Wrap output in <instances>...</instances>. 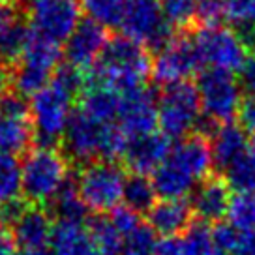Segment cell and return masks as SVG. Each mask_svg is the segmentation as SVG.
Returning a JSON list of instances; mask_svg holds the SVG:
<instances>
[{"mask_svg": "<svg viewBox=\"0 0 255 255\" xmlns=\"http://www.w3.org/2000/svg\"><path fill=\"white\" fill-rule=\"evenodd\" d=\"M152 73L150 51L128 36H111L98 62L85 72L87 85L111 88L120 96L144 87Z\"/></svg>", "mask_w": 255, "mask_h": 255, "instance_id": "6da1fadb", "label": "cell"}, {"mask_svg": "<svg viewBox=\"0 0 255 255\" xmlns=\"http://www.w3.org/2000/svg\"><path fill=\"white\" fill-rule=\"evenodd\" d=\"M70 180V161L60 148L32 146L21 163L23 197L30 205L49 207Z\"/></svg>", "mask_w": 255, "mask_h": 255, "instance_id": "7a4b0ae2", "label": "cell"}, {"mask_svg": "<svg viewBox=\"0 0 255 255\" xmlns=\"http://www.w3.org/2000/svg\"><path fill=\"white\" fill-rule=\"evenodd\" d=\"M79 96L64 87L55 77L30 100L34 124V146L60 148L62 135L73 115V105Z\"/></svg>", "mask_w": 255, "mask_h": 255, "instance_id": "3957f363", "label": "cell"}, {"mask_svg": "<svg viewBox=\"0 0 255 255\" xmlns=\"http://www.w3.org/2000/svg\"><path fill=\"white\" fill-rule=\"evenodd\" d=\"M126 171L117 161L98 159L83 165L75 184L83 203L94 214H109L122 203Z\"/></svg>", "mask_w": 255, "mask_h": 255, "instance_id": "277c9868", "label": "cell"}, {"mask_svg": "<svg viewBox=\"0 0 255 255\" xmlns=\"http://www.w3.org/2000/svg\"><path fill=\"white\" fill-rule=\"evenodd\" d=\"M201 115V100L197 87L180 83L165 87L158 98V126L169 139H184L195 133Z\"/></svg>", "mask_w": 255, "mask_h": 255, "instance_id": "5b68a950", "label": "cell"}, {"mask_svg": "<svg viewBox=\"0 0 255 255\" xmlns=\"http://www.w3.org/2000/svg\"><path fill=\"white\" fill-rule=\"evenodd\" d=\"M195 87L199 92L201 111L205 117L212 119L218 124H227L240 115V107L244 104V92L235 73L208 68L207 72L199 73Z\"/></svg>", "mask_w": 255, "mask_h": 255, "instance_id": "8992f818", "label": "cell"}, {"mask_svg": "<svg viewBox=\"0 0 255 255\" xmlns=\"http://www.w3.org/2000/svg\"><path fill=\"white\" fill-rule=\"evenodd\" d=\"M122 34L143 43L150 53H158L176 36L165 21L159 0H126Z\"/></svg>", "mask_w": 255, "mask_h": 255, "instance_id": "52a82bcc", "label": "cell"}, {"mask_svg": "<svg viewBox=\"0 0 255 255\" xmlns=\"http://www.w3.org/2000/svg\"><path fill=\"white\" fill-rule=\"evenodd\" d=\"M203 60L195 47L193 36L186 30L176 32V36L165 47L156 53L152 60L150 77L159 87H173L180 83H190L191 77L199 75Z\"/></svg>", "mask_w": 255, "mask_h": 255, "instance_id": "ba28073f", "label": "cell"}, {"mask_svg": "<svg viewBox=\"0 0 255 255\" xmlns=\"http://www.w3.org/2000/svg\"><path fill=\"white\" fill-rule=\"evenodd\" d=\"M191 36L199 51L201 60L203 64H208L210 70L239 73L250 55L240 40L239 32L229 26H205L197 28V32Z\"/></svg>", "mask_w": 255, "mask_h": 255, "instance_id": "9c48e42d", "label": "cell"}, {"mask_svg": "<svg viewBox=\"0 0 255 255\" xmlns=\"http://www.w3.org/2000/svg\"><path fill=\"white\" fill-rule=\"evenodd\" d=\"M24 15L36 34L62 43L79 24L81 4L77 0H30Z\"/></svg>", "mask_w": 255, "mask_h": 255, "instance_id": "30bf717a", "label": "cell"}, {"mask_svg": "<svg viewBox=\"0 0 255 255\" xmlns=\"http://www.w3.org/2000/svg\"><path fill=\"white\" fill-rule=\"evenodd\" d=\"M34 146L30 104L13 90L0 102V152L26 154Z\"/></svg>", "mask_w": 255, "mask_h": 255, "instance_id": "8fae6325", "label": "cell"}, {"mask_svg": "<svg viewBox=\"0 0 255 255\" xmlns=\"http://www.w3.org/2000/svg\"><path fill=\"white\" fill-rule=\"evenodd\" d=\"M107 124L96 122L90 117L83 115L79 109L73 111L62 135V143H60L62 154L68 158V161H73L79 167H83V165L102 159V144H104Z\"/></svg>", "mask_w": 255, "mask_h": 255, "instance_id": "7c38bea8", "label": "cell"}, {"mask_svg": "<svg viewBox=\"0 0 255 255\" xmlns=\"http://www.w3.org/2000/svg\"><path fill=\"white\" fill-rule=\"evenodd\" d=\"M111 36L105 26L85 17L70 34V38L64 41V58L70 66L87 72L98 62Z\"/></svg>", "mask_w": 255, "mask_h": 255, "instance_id": "4fadbf2b", "label": "cell"}, {"mask_svg": "<svg viewBox=\"0 0 255 255\" xmlns=\"http://www.w3.org/2000/svg\"><path fill=\"white\" fill-rule=\"evenodd\" d=\"M117 124L128 139L148 135L158 128V100L150 88H139L122 96Z\"/></svg>", "mask_w": 255, "mask_h": 255, "instance_id": "5bb4252c", "label": "cell"}, {"mask_svg": "<svg viewBox=\"0 0 255 255\" xmlns=\"http://www.w3.org/2000/svg\"><path fill=\"white\" fill-rule=\"evenodd\" d=\"M231 188L225 182L222 175H208L203 178L191 191L190 207L197 222L203 223H220L227 218V210L231 205Z\"/></svg>", "mask_w": 255, "mask_h": 255, "instance_id": "9a60e30c", "label": "cell"}, {"mask_svg": "<svg viewBox=\"0 0 255 255\" xmlns=\"http://www.w3.org/2000/svg\"><path fill=\"white\" fill-rule=\"evenodd\" d=\"M173 148L171 139L161 131H152L148 135L129 139L124 152V165L133 175H152L165 161Z\"/></svg>", "mask_w": 255, "mask_h": 255, "instance_id": "2e32d148", "label": "cell"}, {"mask_svg": "<svg viewBox=\"0 0 255 255\" xmlns=\"http://www.w3.org/2000/svg\"><path fill=\"white\" fill-rule=\"evenodd\" d=\"M53 227L55 222L47 207L28 205L23 216L11 227V235L17 246H21L23 250H43L51 242Z\"/></svg>", "mask_w": 255, "mask_h": 255, "instance_id": "e0dca14e", "label": "cell"}, {"mask_svg": "<svg viewBox=\"0 0 255 255\" xmlns=\"http://www.w3.org/2000/svg\"><path fill=\"white\" fill-rule=\"evenodd\" d=\"M146 218V223L156 235H161L163 239L178 237L188 231L193 223V210L190 207V201L186 199H163L152 207Z\"/></svg>", "mask_w": 255, "mask_h": 255, "instance_id": "ac0fdd59", "label": "cell"}, {"mask_svg": "<svg viewBox=\"0 0 255 255\" xmlns=\"http://www.w3.org/2000/svg\"><path fill=\"white\" fill-rule=\"evenodd\" d=\"M248 148L250 141L244 128L235 122L220 124L214 135L210 137V150H212V163L216 173L223 175L233 161H237L242 154H246Z\"/></svg>", "mask_w": 255, "mask_h": 255, "instance_id": "d6986e66", "label": "cell"}, {"mask_svg": "<svg viewBox=\"0 0 255 255\" xmlns=\"http://www.w3.org/2000/svg\"><path fill=\"white\" fill-rule=\"evenodd\" d=\"M62 56V43H58L55 40H49L45 36L36 34V32L32 30L28 43H26V47L23 51V56H21V60L15 66L53 79V75H55V72L60 66Z\"/></svg>", "mask_w": 255, "mask_h": 255, "instance_id": "ffe728a7", "label": "cell"}, {"mask_svg": "<svg viewBox=\"0 0 255 255\" xmlns=\"http://www.w3.org/2000/svg\"><path fill=\"white\" fill-rule=\"evenodd\" d=\"M49 246L51 255H98L87 223L55 222Z\"/></svg>", "mask_w": 255, "mask_h": 255, "instance_id": "44dd1931", "label": "cell"}, {"mask_svg": "<svg viewBox=\"0 0 255 255\" xmlns=\"http://www.w3.org/2000/svg\"><path fill=\"white\" fill-rule=\"evenodd\" d=\"M122 96L111 88L90 85L79 96V111L96 122H115L119 117Z\"/></svg>", "mask_w": 255, "mask_h": 255, "instance_id": "7402d4cb", "label": "cell"}, {"mask_svg": "<svg viewBox=\"0 0 255 255\" xmlns=\"http://www.w3.org/2000/svg\"><path fill=\"white\" fill-rule=\"evenodd\" d=\"M47 210L56 222L87 223L90 220V210L81 199L75 178H70L68 182L64 184L62 190L58 191L55 199L49 203Z\"/></svg>", "mask_w": 255, "mask_h": 255, "instance_id": "603a6c76", "label": "cell"}, {"mask_svg": "<svg viewBox=\"0 0 255 255\" xmlns=\"http://www.w3.org/2000/svg\"><path fill=\"white\" fill-rule=\"evenodd\" d=\"M30 34V24H28V21H24L23 17L17 19L15 23L4 26L0 30V62L13 68L21 60Z\"/></svg>", "mask_w": 255, "mask_h": 255, "instance_id": "cb8c5ba5", "label": "cell"}, {"mask_svg": "<svg viewBox=\"0 0 255 255\" xmlns=\"http://www.w3.org/2000/svg\"><path fill=\"white\" fill-rule=\"evenodd\" d=\"M158 193L152 184V178L144 175H128L126 184H124V195L122 203L128 208H131L137 214H148L152 207L158 203Z\"/></svg>", "mask_w": 255, "mask_h": 255, "instance_id": "d4e9b609", "label": "cell"}, {"mask_svg": "<svg viewBox=\"0 0 255 255\" xmlns=\"http://www.w3.org/2000/svg\"><path fill=\"white\" fill-rule=\"evenodd\" d=\"M87 227L90 235H92L98 255H120L124 237L115 229V225H113L107 216H90V220L87 222Z\"/></svg>", "mask_w": 255, "mask_h": 255, "instance_id": "484cf974", "label": "cell"}, {"mask_svg": "<svg viewBox=\"0 0 255 255\" xmlns=\"http://www.w3.org/2000/svg\"><path fill=\"white\" fill-rule=\"evenodd\" d=\"M79 4L88 19L105 26L107 30L122 28L126 0H81Z\"/></svg>", "mask_w": 255, "mask_h": 255, "instance_id": "4316f807", "label": "cell"}, {"mask_svg": "<svg viewBox=\"0 0 255 255\" xmlns=\"http://www.w3.org/2000/svg\"><path fill=\"white\" fill-rule=\"evenodd\" d=\"M23 193L21 163L17 156L0 152V207L9 201L19 199Z\"/></svg>", "mask_w": 255, "mask_h": 255, "instance_id": "83f0119b", "label": "cell"}, {"mask_svg": "<svg viewBox=\"0 0 255 255\" xmlns=\"http://www.w3.org/2000/svg\"><path fill=\"white\" fill-rule=\"evenodd\" d=\"M222 176L233 191L255 193V158L250 154V148L237 161H233Z\"/></svg>", "mask_w": 255, "mask_h": 255, "instance_id": "f1b7e54d", "label": "cell"}, {"mask_svg": "<svg viewBox=\"0 0 255 255\" xmlns=\"http://www.w3.org/2000/svg\"><path fill=\"white\" fill-rule=\"evenodd\" d=\"M227 220L239 231L255 229V193H235L227 210Z\"/></svg>", "mask_w": 255, "mask_h": 255, "instance_id": "f546056e", "label": "cell"}, {"mask_svg": "<svg viewBox=\"0 0 255 255\" xmlns=\"http://www.w3.org/2000/svg\"><path fill=\"white\" fill-rule=\"evenodd\" d=\"M163 17L176 32L186 30L191 23H195V8L197 0H159Z\"/></svg>", "mask_w": 255, "mask_h": 255, "instance_id": "4dcf8cb0", "label": "cell"}, {"mask_svg": "<svg viewBox=\"0 0 255 255\" xmlns=\"http://www.w3.org/2000/svg\"><path fill=\"white\" fill-rule=\"evenodd\" d=\"M156 233L148 223H141L135 231L124 237L120 255H156Z\"/></svg>", "mask_w": 255, "mask_h": 255, "instance_id": "1f68e13d", "label": "cell"}, {"mask_svg": "<svg viewBox=\"0 0 255 255\" xmlns=\"http://www.w3.org/2000/svg\"><path fill=\"white\" fill-rule=\"evenodd\" d=\"M223 9L235 28L255 24V0H223Z\"/></svg>", "mask_w": 255, "mask_h": 255, "instance_id": "d6a6232c", "label": "cell"}, {"mask_svg": "<svg viewBox=\"0 0 255 255\" xmlns=\"http://www.w3.org/2000/svg\"><path fill=\"white\" fill-rule=\"evenodd\" d=\"M225 19L223 0H197L195 8V24L199 28L205 26H218Z\"/></svg>", "mask_w": 255, "mask_h": 255, "instance_id": "836d02e7", "label": "cell"}, {"mask_svg": "<svg viewBox=\"0 0 255 255\" xmlns=\"http://www.w3.org/2000/svg\"><path fill=\"white\" fill-rule=\"evenodd\" d=\"M156 255H201L193 240L188 237V233H182L178 237H165L158 240Z\"/></svg>", "mask_w": 255, "mask_h": 255, "instance_id": "e575fe53", "label": "cell"}, {"mask_svg": "<svg viewBox=\"0 0 255 255\" xmlns=\"http://www.w3.org/2000/svg\"><path fill=\"white\" fill-rule=\"evenodd\" d=\"M107 218L111 220V223L115 225V229H117L122 237H126V235H129L131 231H135L137 227L143 223L141 222V216L137 214V212H133L131 208H128L126 205H119L115 210L109 212Z\"/></svg>", "mask_w": 255, "mask_h": 255, "instance_id": "d590c367", "label": "cell"}, {"mask_svg": "<svg viewBox=\"0 0 255 255\" xmlns=\"http://www.w3.org/2000/svg\"><path fill=\"white\" fill-rule=\"evenodd\" d=\"M30 203L24 199V197H19V199H13L6 203V205H2L0 207V227H4V229H9L11 231V227L17 223V220L23 216V212L26 210Z\"/></svg>", "mask_w": 255, "mask_h": 255, "instance_id": "8d00e7d4", "label": "cell"}, {"mask_svg": "<svg viewBox=\"0 0 255 255\" xmlns=\"http://www.w3.org/2000/svg\"><path fill=\"white\" fill-rule=\"evenodd\" d=\"M239 83L242 92L248 96H255V53H250L239 70Z\"/></svg>", "mask_w": 255, "mask_h": 255, "instance_id": "74e56055", "label": "cell"}, {"mask_svg": "<svg viewBox=\"0 0 255 255\" xmlns=\"http://www.w3.org/2000/svg\"><path fill=\"white\" fill-rule=\"evenodd\" d=\"M24 4L21 0H0V30L23 17Z\"/></svg>", "mask_w": 255, "mask_h": 255, "instance_id": "f35d334b", "label": "cell"}, {"mask_svg": "<svg viewBox=\"0 0 255 255\" xmlns=\"http://www.w3.org/2000/svg\"><path fill=\"white\" fill-rule=\"evenodd\" d=\"M229 255H255V229L237 233Z\"/></svg>", "mask_w": 255, "mask_h": 255, "instance_id": "ab89813d", "label": "cell"}, {"mask_svg": "<svg viewBox=\"0 0 255 255\" xmlns=\"http://www.w3.org/2000/svg\"><path fill=\"white\" fill-rule=\"evenodd\" d=\"M240 126L255 135V96H248L240 107Z\"/></svg>", "mask_w": 255, "mask_h": 255, "instance_id": "60d3db41", "label": "cell"}, {"mask_svg": "<svg viewBox=\"0 0 255 255\" xmlns=\"http://www.w3.org/2000/svg\"><path fill=\"white\" fill-rule=\"evenodd\" d=\"M17 242L9 229L0 227V255H17Z\"/></svg>", "mask_w": 255, "mask_h": 255, "instance_id": "b9f144b4", "label": "cell"}, {"mask_svg": "<svg viewBox=\"0 0 255 255\" xmlns=\"http://www.w3.org/2000/svg\"><path fill=\"white\" fill-rule=\"evenodd\" d=\"M11 92V68L0 62V102Z\"/></svg>", "mask_w": 255, "mask_h": 255, "instance_id": "7bdbcfd3", "label": "cell"}, {"mask_svg": "<svg viewBox=\"0 0 255 255\" xmlns=\"http://www.w3.org/2000/svg\"><path fill=\"white\" fill-rule=\"evenodd\" d=\"M17 255H51L45 250H21Z\"/></svg>", "mask_w": 255, "mask_h": 255, "instance_id": "ee69618b", "label": "cell"}]
</instances>
